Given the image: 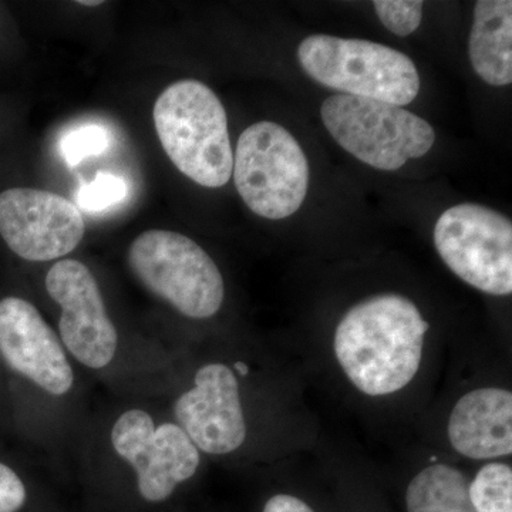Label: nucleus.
<instances>
[{"mask_svg": "<svg viewBox=\"0 0 512 512\" xmlns=\"http://www.w3.org/2000/svg\"><path fill=\"white\" fill-rule=\"evenodd\" d=\"M232 173L249 210L266 220L295 214L305 201L311 177L302 147L274 121H259L242 131Z\"/></svg>", "mask_w": 512, "mask_h": 512, "instance_id": "obj_6", "label": "nucleus"}, {"mask_svg": "<svg viewBox=\"0 0 512 512\" xmlns=\"http://www.w3.org/2000/svg\"><path fill=\"white\" fill-rule=\"evenodd\" d=\"M110 146V134L100 124H84L64 133L60 138V153L70 168L90 157H99Z\"/></svg>", "mask_w": 512, "mask_h": 512, "instance_id": "obj_17", "label": "nucleus"}, {"mask_svg": "<svg viewBox=\"0 0 512 512\" xmlns=\"http://www.w3.org/2000/svg\"><path fill=\"white\" fill-rule=\"evenodd\" d=\"M128 192L130 188L123 177L100 171L77 192V205L89 214H100L126 201Z\"/></svg>", "mask_w": 512, "mask_h": 512, "instance_id": "obj_18", "label": "nucleus"}, {"mask_svg": "<svg viewBox=\"0 0 512 512\" xmlns=\"http://www.w3.org/2000/svg\"><path fill=\"white\" fill-rule=\"evenodd\" d=\"M451 447L470 460H497L512 454V394L501 387H480L458 399L450 413Z\"/></svg>", "mask_w": 512, "mask_h": 512, "instance_id": "obj_13", "label": "nucleus"}, {"mask_svg": "<svg viewBox=\"0 0 512 512\" xmlns=\"http://www.w3.org/2000/svg\"><path fill=\"white\" fill-rule=\"evenodd\" d=\"M0 353L15 372L47 393L63 396L73 387V369L62 343L25 299L0 301Z\"/></svg>", "mask_w": 512, "mask_h": 512, "instance_id": "obj_12", "label": "nucleus"}, {"mask_svg": "<svg viewBox=\"0 0 512 512\" xmlns=\"http://www.w3.org/2000/svg\"><path fill=\"white\" fill-rule=\"evenodd\" d=\"M473 69L491 86L512 83V2L480 0L470 33Z\"/></svg>", "mask_w": 512, "mask_h": 512, "instance_id": "obj_14", "label": "nucleus"}, {"mask_svg": "<svg viewBox=\"0 0 512 512\" xmlns=\"http://www.w3.org/2000/svg\"><path fill=\"white\" fill-rule=\"evenodd\" d=\"M466 474L453 466L434 463L419 471L407 485V512H476L468 494Z\"/></svg>", "mask_w": 512, "mask_h": 512, "instance_id": "obj_15", "label": "nucleus"}, {"mask_svg": "<svg viewBox=\"0 0 512 512\" xmlns=\"http://www.w3.org/2000/svg\"><path fill=\"white\" fill-rule=\"evenodd\" d=\"M471 504L476 512H512V468L493 463L481 467L468 484Z\"/></svg>", "mask_w": 512, "mask_h": 512, "instance_id": "obj_16", "label": "nucleus"}, {"mask_svg": "<svg viewBox=\"0 0 512 512\" xmlns=\"http://www.w3.org/2000/svg\"><path fill=\"white\" fill-rule=\"evenodd\" d=\"M80 5H83V6H97V5H101V3L103 2H96V0H90V2H87V0H82V2H79Z\"/></svg>", "mask_w": 512, "mask_h": 512, "instance_id": "obj_23", "label": "nucleus"}, {"mask_svg": "<svg viewBox=\"0 0 512 512\" xmlns=\"http://www.w3.org/2000/svg\"><path fill=\"white\" fill-rule=\"evenodd\" d=\"M174 414L194 446L212 456L234 453L247 439L238 379L224 363L198 370L194 387L175 402Z\"/></svg>", "mask_w": 512, "mask_h": 512, "instance_id": "obj_11", "label": "nucleus"}, {"mask_svg": "<svg viewBox=\"0 0 512 512\" xmlns=\"http://www.w3.org/2000/svg\"><path fill=\"white\" fill-rule=\"evenodd\" d=\"M235 369L239 370V372L242 373V375H247L248 373V367L244 365V363H235Z\"/></svg>", "mask_w": 512, "mask_h": 512, "instance_id": "obj_22", "label": "nucleus"}, {"mask_svg": "<svg viewBox=\"0 0 512 512\" xmlns=\"http://www.w3.org/2000/svg\"><path fill=\"white\" fill-rule=\"evenodd\" d=\"M154 126L165 153L194 183L220 188L234 167L228 119L210 87L197 80L171 84L154 104Z\"/></svg>", "mask_w": 512, "mask_h": 512, "instance_id": "obj_2", "label": "nucleus"}, {"mask_svg": "<svg viewBox=\"0 0 512 512\" xmlns=\"http://www.w3.org/2000/svg\"><path fill=\"white\" fill-rule=\"evenodd\" d=\"M434 245L461 281L494 296L512 292V224L500 212L460 204L441 214Z\"/></svg>", "mask_w": 512, "mask_h": 512, "instance_id": "obj_7", "label": "nucleus"}, {"mask_svg": "<svg viewBox=\"0 0 512 512\" xmlns=\"http://www.w3.org/2000/svg\"><path fill=\"white\" fill-rule=\"evenodd\" d=\"M46 289L62 309L60 336L74 359L90 369L109 366L119 335L92 271L76 259H62L50 268Z\"/></svg>", "mask_w": 512, "mask_h": 512, "instance_id": "obj_10", "label": "nucleus"}, {"mask_svg": "<svg viewBox=\"0 0 512 512\" xmlns=\"http://www.w3.org/2000/svg\"><path fill=\"white\" fill-rule=\"evenodd\" d=\"M25 503V484L12 468L0 463V512H18Z\"/></svg>", "mask_w": 512, "mask_h": 512, "instance_id": "obj_20", "label": "nucleus"}, {"mask_svg": "<svg viewBox=\"0 0 512 512\" xmlns=\"http://www.w3.org/2000/svg\"><path fill=\"white\" fill-rule=\"evenodd\" d=\"M128 264L141 284L181 315L208 319L224 302V279L217 264L191 238L151 229L134 239Z\"/></svg>", "mask_w": 512, "mask_h": 512, "instance_id": "obj_4", "label": "nucleus"}, {"mask_svg": "<svg viewBox=\"0 0 512 512\" xmlns=\"http://www.w3.org/2000/svg\"><path fill=\"white\" fill-rule=\"evenodd\" d=\"M86 231L76 205L35 188H12L0 194V235L20 258L53 261L69 255Z\"/></svg>", "mask_w": 512, "mask_h": 512, "instance_id": "obj_9", "label": "nucleus"}, {"mask_svg": "<svg viewBox=\"0 0 512 512\" xmlns=\"http://www.w3.org/2000/svg\"><path fill=\"white\" fill-rule=\"evenodd\" d=\"M373 6L380 22L400 37L416 32L423 19L424 2L420 0H376Z\"/></svg>", "mask_w": 512, "mask_h": 512, "instance_id": "obj_19", "label": "nucleus"}, {"mask_svg": "<svg viewBox=\"0 0 512 512\" xmlns=\"http://www.w3.org/2000/svg\"><path fill=\"white\" fill-rule=\"evenodd\" d=\"M264 512H315V510L295 495L276 494L266 501Z\"/></svg>", "mask_w": 512, "mask_h": 512, "instance_id": "obj_21", "label": "nucleus"}, {"mask_svg": "<svg viewBox=\"0 0 512 512\" xmlns=\"http://www.w3.org/2000/svg\"><path fill=\"white\" fill-rule=\"evenodd\" d=\"M427 330L416 303L399 293H380L356 303L340 319L333 352L360 393L390 396L419 373Z\"/></svg>", "mask_w": 512, "mask_h": 512, "instance_id": "obj_1", "label": "nucleus"}, {"mask_svg": "<svg viewBox=\"0 0 512 512\" xmlns=\"http://www.w3.org/2000/svg\"><path fill=\"white\" fill-rule=\"evenodd\" d=\"M111 444L136 471L138 491L148 503L167 500L201 463L200 450L178 424L157 427L140 409L121 414L111 430Z\"/></svg>", "mask_w": 512, "mask_h": 512, "instance_id": "obj_8", "label": "nucleus"}, {"mask_svg": "<svg viewBox=\"0 0 512 512\" xmlns=\"http://www.w3.org/2000/svg\"><path fill=\"white\" fill-rule=\"evenodd\" d=\"M320 114L340 147L377 170H399L436 143V131L426 120L383 101L336 94L325 100Z\"/></svg>", "mask_w": 512, "mask_h": 512, "instance_id": "obj_5", "label": "nucleus"}, {"mask_svg": "<svg viewBox=\"0 0 512 512\" xmlns=\"http://www.w3.org/2000/svg\"><path fill=\"white\" fill-rule=\"evenodd\" d=\"M299 63L315 82L346 96L404 107L420 92V76L409 56L360 39L313 35L302 40Z\"/></svg>", "mask_w": 512, "mask_h": 512, "instance_id": "obj_3", "label": "nucleus"}]
</instances>
